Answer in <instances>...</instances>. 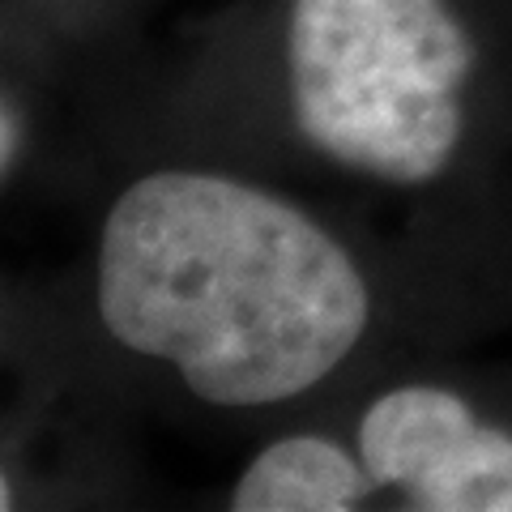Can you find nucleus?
Segmentation results:
<instances>
[{"mask_svg":"<svg viewBox=\"0 0 512 512\" xmlns=\"http://www.w3.org/2000/svg\"><path fill=\"white\" fill-rule=\"evenodd\" d=\"M86 308L133 376L231 423L316 406L393 329L363 248L291 192L210 158H154L107 192Z\"/></svg>","mask_w":512,"mask_h":512,"instance_id":"f257e3e1","label":"nucleus"},{"mask_svg":"<svg viewBox=\"0 0 512 512\" xmlns=\"http://www.w3.org/2000/svg\"><path fill=\"white\" fill-rule=\"evenodd\" d=\"M227 52L235 116L303 163L474 210L512 146V39L474 0H269Z\"/></svg>","mask_w":512,"mask_h":512,"instance_id":"f03ea898","label":"nucleus"},{"mask_svg":"<svg viewBox=\"0 0 512 512\" xmlns=\"http://www.w3.org/2000/svg\"><path fill=\"white\" fill-rule=\"evenodd\" d=\"M333 431L350 453L363 508L512 512V419L461 384L389 380Z\"/></svg>","mask_w":512,"mask_h":512,"instance_id":"7ed1b4c3","label":"nucleus"},{"mask_svg":"<svg viewBox=\"0 0 512 512\" xmlns=\"http://www.w3.org/2000/svg\"><path fill=\"white\" fill-rule=\"evenodd\" d=\"M120 5H128V0H47V9L64 13V18H77V22H86V18H103V13L120 9Z\"/></svg>","mask_w":512,"mask_h":512,"instance_id":"20e7f679","label":"nucleus"},{"mask_svg":"<svg viewBox=\"0 0 512 512\" xmlns=\"http://www.w3.org/2000/svg\"><path fill=\"white\" fill-rule=\"evenodd\" d=\"M474 5L478 9H483L487 13V18L495 22V26H500L504 30V35L512 39V0H474Z\"/></svg>","mask_w":512,"mask_h":512,"instance_id":"39448f33","label":"nucleus"}]
</instances>
